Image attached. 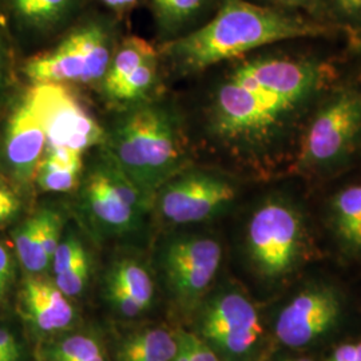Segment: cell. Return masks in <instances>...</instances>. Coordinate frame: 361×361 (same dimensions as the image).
<instances>
[{"instance_id":"cell-16","label":"cell","mask_w":361,"mask_h":361,"mask_svg":"<svg viewBox=\"0 0 361 361\" xmlns=\"http://www.w3.org/2000/svg\"><path fill=\"white\" fill-rule=\"evenodd\" d=\"M23 301L30 320L43 332L61 331L74 322V308L55 283L28 277L23 286Z\"/></svg>"},{"instance_id":"cell-24","label":"cell","mask_w":361,"mask_h":361,"mask_svg":"<svg viewBox=\"0 0 361 361\" xmlns=\"http://www.w3.org/2000/svg\"><path fill=\"white\" fill-rule=\"evenodd\" d=\"M16 49L6 27L0 23V116L22 87Z\"/></svg>"},{"instance_id":"cell-38","label":"cell","mask_w":361,"mask_h":361,"mask_svg":"<svg viewBox=\"0 0 361 361\" xmlns=\"http://www.w3.org/2000/svg\"><path fill=\"white\" fill-rule=\"evenodd\" d=\"M86 361H106V357H104V353H99V355H97V356H94V357H91L89 360Z\"/></svg>"},{"instance_id":"cell-39","label":"cell","mask_w":361,"mask_h":361,"mask_svg":"<svg viewBox=\"0 0 361 361\" xmlns=\"http://www.w3.org/2000/svg\"><path fill=\"white\" fill-rule=\"evenodd\" d=\"M0 359L4 361H10L8 359H7V357H4V356H3V353H1V352H0Z\"/></svg>"},{"instance_id":"cell-34","label":"cell","mask_w":361,"mask_h":361,"mask_svg":"<svg viewBox=\"0 0 361 361\" xmlns=\"http://www.w3.org/2000/svg\"><path fill=\"white\" fill-rule=\"evenodd\" d=\"M356 356V344H344L336 349L328 361H353Z\"/></svg>"},{"instance_id":"cell-40","label":"cell","mask_w":361,"mask_h":361,"mask_svg":"<svg viewBox=\"0 0 361 361\" xmlns=\"http://www.w3.org/2000/svg\"><path fill=\"white\" fill-rule=\"evenodd\" d=\"M286 361H312L310 359H295V360H286Z\"/></svg>"},{"instance_id":"cell-27","label":"cell","mask_w":361,"mask_h":361,"mask_svg":"<svg viewBox=\"0 0 361 361\" xmlns=\"http://www.w3.org/2000/svg\"><path fill=\"white\" fill-rule=\"evenodd\" d=\"M25 192L0 176V226L19 216L23 207Z\"/></svg>"},{"instance_id":"cell-6","label":"cell","mask_w":361,"mask_h":361,"mask_svg":"<svg viewBox=\"0 0 361 361\" xmlns=\"http://www.w3.org/2000/svg\"><path fill=\"white\" fill-rule=\"evenodd\" d=\"M361 143V89L335 85L312 111L290 168L308 176L344 168Z\"/></svg>"},{"instance_id":"cell-3","label":"cell","mask_w":361,"mask_h":361,"mask_svg":"<svg viewBox=\"0 0 361 361\" xmlns=\"http://www.w3.org/2000/svg\"><path fill=\"white\" fill-rule=\"evenodd\" d=\"M102 147L149 197L194 162L193 143L174 89L126 109L102 111Z\"/></svg>"},{"instance_id":"cell-4","label":"cell","mask_w":361,"mask_h":361,"mask_svg":"<svg viewBox=\"0 0 361 361\" xmlns=\"http://www.w3.org/2000/svg\"><path fill=\"white\" fill-rule=\"evenodd\" d=\"M125 34L121 19L87 10L49 47L19 62L25 86L56 83L92 94L104 77Z\"/></svg>"},{"instance_id":"cell-30","label":"cell","mask_w":361,"mask_h":361,"mask_svg":"<svg viewBox=\"0 0 361 361\" xmlns=\"http://www.w3.org/2000/svg\"><path fill=\"white\" fill-rule=\"evenodd\" d=\"M15 274V262L10 249L0 243V301L10 289Z\"/></svg>"},{"instance_id":"cell-19","label":"cell","mask_w":361,"mask_h":361,"mask_svg":"<svg viewBox=\"0 0 361 361\" xmlns=\"http://www.w3.org/2000/svg\"><path fill=\"white\" fill-rule=\"evenodd\" d=\"M336 238L349 253L361 255V183L338 190L329 205Z\"/></svg>"},{"instance_id":"cell-17","label":"cell","mask_w":361,"mask_h":361,"mask_svg":"<svg viewBox=\"0 0 361 361\" xmlns=\"http://www.w3.org/2000/svg\"><path fill=\"white\" fill-rule=\"evenodd\" d=\"M222 0H150L157 42L180 38L204 25Z\"/></svg>"},{"instance_id":"cell-37","label":"cell","mask_w":361,"mask_h":361,"mask_svg":"<svg viewBox=\"0 0 361 361\" xmlns=\"http://www.w3.org/2000/svg\"><path fill=\"white\" fill-rule=\"evenodd\" d=\"M353 361H361V343L356 344V356Z\"/></svg>"},{"instance_id":"cell-1","label":"cell","mask_w":361,"mask_h":361,"mask_svg":"<svg viewBox=\"0 0 361 361\" xmlns=\"http://www.w3.org/2000/svg\"><path fill=\"white\" fill-rule=\"evenodd\" d=\"M274 44L216 66L174 89L195 159L240 177H265L285 161L314 107L336 85L335 65L316 52Z\"/></svg>"},{"instance_id":"cell-36","label":"cell","mask_w":361,"mask_h":361,"mask_svg":"<svg viewBox=\"0 0 361 361\" xmlns=\"http://www.w3.org/2000/svg\"><path fill=\"white\" fill-rule=\"evenodd\" d=\"M118 361H159L145 357L141 355H133V353H123V352H118Z\"/></svg>"},{"instance_id":"cell-25","label":"cell","mask_w":361,"mask_h":361,"mask_svg":"<svg viewBox=\"0 0 361 361\" xmlns=\"http://www.w3.org/2000/svg\"><path fill=\"white\" fill-rule=\"evenodd\" d=\"M101 344L91 336L67 337L50 350L51 361H86L102 353Z\"/></svg>"},{"instance_id":"cell-14","label":"cell","mask_w":361,"mask_h":361,"mask_svg":"<svg viewBox=\"0 0 361 361\" xmlns=\"http://www.w3.org/2000/svg\"><path fill=\"white\" fill-rule=\"evenodd\" d=\"M201 335L228 356H244L256 347L262 335L255 305L237 292L213 298L200 322Z\"/></svg>"},{"instance_id":"cell-2","label":"cell","mask_w":361,"mask_h":361,"mask_svg":"<svg viewBox=\"0 0 361 361\" xmlns=\"http://www.w3.org/2000/svg\"><path fill=\"white\" fill-rule=\"evenodd\" d=\"M338 30L310 15L247 0H222L204 25L180 38L157 43L169 89L216 66L289 40L331 37Z\"/></svg>"},{"instance_id":"cell-35","label":"cell","mask_w":361,"mask_h":361,"mask_svg":"<svg viewBox=\"0 0 361 361\" xmlns=\"http://www.w3.org/2000/svg\"><path fill=\"white\" fill-rule=\"evenodd\" d=\"M348 37L350 49L356 54L361 55V27L359 30H356L355 32L349 34Z\"/></svg>"},{"instance_id":"cell-23","label":"cell","mask_w":361,"mask_h":361,"mask_svg":"<svg viewBox=\"0 0 361 361\" xmlns=\"http://www.w3.org/2000/svg\"><path fill=\"white\" fill-rule=\"evenodd\" d=\"M312 18L349 35L361 27V0H316Z\"/></svg>"},{"instance_id":"cell-10","label":"cell","mask_w":361,"mask_h":361,"mask_svg":"<svg viewBox=\"0 0 361 361\" xmlns=\"http://www.w3.org/2000/svg\"><path fill=\"white\" fill-rule=\"evenodd\" d=\"M166 90L158 44L138 35H123L91 97L102 111H111L142 104Z\"/></svg>"},{"instance_id":"cell-33","label":"cell","mask_w":361,"mask_h":361,"mask_svg":"<svg viewBox=\"0 0 361 361\" xmlns=\"http://www.w3.org/2000/svg\"><path fill=\"white\" fill-rule=\"evenodd\" d=\"M0 352L10 361H18L20 355L16 340L8 331L3 328H0Z\"/></svg>"},{"instance_id":"cell-9","label":"cell","mask_w":361,"mask_h":361,"mask_svg":"<svg viewBox=\"0 0 361 361\" xmlns=\"http://www.w3.org/2000/svg\"><path fill=\"white\" fill-rule=\"evenodd\" d=\"M26 87L46 133V149L86 154L102 146V110L89 92L56 83Z\"/></svg>"},{"instance_id":"cell-41","label":"cell","mask_w":361,"mask_h":361,"mask_svg":"<svg viewBox=\"0 0 361 361\" xmlns=\"http://www.w3.org/2000/svg\"><path fill=\"white\" fill-rule=\"evenodd\" d=\"M0 361H4V360H1V359H0Z\"/></svg>"},{"instance_id":"cell-29","label":"cell","mask_w":361,"mask_h":361,"mask_svg":"<svg viewBox=\"0 0 361 361\" xmlns=\"http://www.w3.org/2000/svg\"><path fill=\"white\" fill-rule=\"evenodd\" d=\"M250 3H255L258 6L279 8L292 13H301L312 16L314 10V1L316 0H247Z\"/></svg>"},{"instance_id":"cell-15","label":"cell","mask_w":361,"mask_h":361,"mask_svg":"<svg viewBox=\"0 0 361 361\" xmlns=\"http://www.w3.org/2000/svg\"><path fill=\"white\" fill-rule=\"evenodd\" d=\"M341 312V298L332 288H308L280 312L276 335L286 347L310 345L335 328Z\"/></svg>"},{"instance_id":"cell-7","label":"cell","mask_w":361,"mask_h":361,"mask_svg":"<svg viewBox=\"0 0 361 361\" xmlns=\"http://www.w3.org/2000/svg\"><path fill=\"white\" fill-rule=\"evenodd\" d=\"M244 178L226 169L194 162L166 180L153 197V214L170 228L217 219L235 204Z\"/></svg>"},{"instance_id":"cell-31","label":"cell","mask_w":361,"mask_h":361,"mask_svg":"<svg viewBox=\"0 0 361 361\" xmlns=\"http://www.w3.org/2000/svg\"><path fill=\"white\" fill-rule=\"evenodd\" d=\"M190 348V361H219L216 352L197 336L188 334Z\"/></svg>"},{"instance_id":"cell-12","label":"cell","mask_w":361,"mask_h":361,"mask_svg":"<svg viewBox=\"0 0 361 361\" xmlns=\"http://www.w3.org/2000/svg\"><path fill=\"white\" fill-rule=\"evenodd\" d=\"M157 259L171 292L189 304L212 284L222 261L217 238L200 233H170L158 246Z\"/></svg>"},{"instance_id":"cell-26","label":"cell","mask_w":361,"mask_h":361,"mask_svg":"<svg viewBox=\"0 0 361 361\" xmlns=\"http://www.w3.org/2000/svg\"><path fill=\"white\" fill-rule=\"evenodd\" d=\"M90 253L87 252L75 261L67 271L55 276V285L66 297H75L80 295L89 281L90 276Z\"/></svg>"},{"instance_id":"cell-32","label":"cell","mask_w":361,"mask_h":361,"mask_svg":"<svg viewBox=\"0 0 361 361\" xmlns=\"http://www.w3.org/2000/svg\"><path fill=\"white\" fill-rule=\"evenodd\" d=\"M104 10L111 15H114L118 19H123L128 13H131L141 0H98Z\"/></svg>"},{"instance_id":"cell-22","label":"cell","mask_w":361,"mask_h":361,"mask_svg":"<svg viewBox=\"0 0 361 361\" xmlns=\"http://www.w3.org/2000/svg\"><path fill=\"white\" fill-rule=\"evenodd\" d=\"M178 350V340L165 329H153L129 337L119 352L141 355L159 361H173Z\"/></svg>"},{"instance_id":"cell-5","label":"cell","mask_w":361,"mask_h":361,"mask_svg":"<svg viewBox=\"0 0 361 361\" xmlns=\"http://www.w3.org/2000/svg\"><path fill=\"white\" fill-rule=\"evenodd\" d=\"M74 207L94 234L125 238L145 229L153 198L141 190L98 146L85 155Z\"/></svg>"},{"instance_id":"cell-11","label":"cell","mask_w":361,"mask_h":361,"mask_svg":"<svg viewBox=\"0 0 361 361\" xmlns=\"http://www.w3.org/2000/svg\"><path fill=\"white\" fill-rule=\"evenodd\" d=\"M47 146L46 133L23 85L0 116V176L30 193Z\"/></svg>"},{"instance_id":"cell-21","label":"cell","mask_w":361,"mask_h":361,"mask_svg":"<svg viewBox=\"0 0 361 361\" xmlns=\"http://www.w3.org/2000/svg\"><path fill=\"white\" fill-rule=\"evenodd\" d=\"M13 244L18 259L27 271L35 274L51 267L40 244L37 210L18 225L13 232Z\"/></svg>"},{"instance_id":"cell-20","label":"cell","mask_w":361,"mask_h":361,"mask_svg":"<svg viewBox=\"0 0 361 361\" xmlns=\"http://www.w3.org/2000/svg\"><path fill=\"white\" fill-rule=\"evenodd\" d=\"M107 279L123 288L142 305L143 310L150 307L154 295L153 281L150 273L138 258L130 256L116 258L109 269Z\"/></svg>"},{"instance_id":"cell-13","label":"cell","mask_w":361,"mask_h":361,"mask_svg":"<svg viewBox=\"0 0 361 361\" xmlns=\"http://www.w3.org/2000/svg\"><path fill=\"white\" fill-rule=\"evenodd\" d=\"M87 0H0V13L13 46L26 56L40 51L87 11Z\"/></svg>"},{"instance_id":"cell-28","label":"cell","mask_w":361,"mask_h":361,"mask_svg":"<svg viewBox=\"0 0 361 361\" xmlns=\"http://www.w3.org/2000/svg\"><path fill=\"white\" fill-rule=\"evenodd\" d=\"M107 297L114 304L116 310L128 317L138 316L145 310L135 298H133L123 288H121L119 285L109 279H107Z\"/></svg>"},{"instance_id":"cell-8","label":"cell","mask_w":361,"mask_h":361,"mask_svg":"<svg viewBox=\"0 0 361 361\" xmlns=\"http://www.w3.org/2000/svg\"><path fill=\"white\" fill-rule=\"evenodd\" d=\"M308 245L301 210L281 195L267 197L255 207L245 228V250L255 269L280 280L296 269Z\"/></svg>"},{"instance_id":"cell-18","label":"cell","mask_w":361,"mask_h":361,"mask_svg":"<svg viewBox=\"0 0 361 361\" xmlns=\"http://www.w3.org/2000/svg\"><path fill=\"white\" fill-rule=\"evenodd\" d=\"M85 155L63 149H46L35 173L34 189L40 193L71 195L82 178Z\"/></svg>"}]
</instances>
